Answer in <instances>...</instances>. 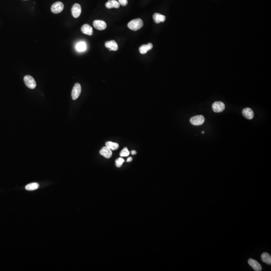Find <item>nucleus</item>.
<instances>
[{"instance_id":"nucleus-1","label":"nucleus","mask_w":271,"mask_h":271,"mask_svg":"<svg viewBox=\"0 0 271 271\" xmlns=\"http://www.w3.org/2000/svg\"><path fill=\"white\" fill-rule=\"evenodd\" d=\"M143 26V22L141 19H136L130 21L128 24L129 28L133 31H137Z\"/></svg>"},{"instance_id":"nucleus-2","label":"nucleus","mask_w":271,"mask_h":271,"mask_svg":"<svg viewBox=\"0 0 271 271\" xmlns=\"http://www.w3.org/2000/svg\"><path fill=\"white\" fill-rule=\"evenodd\" d=\"M24 81L26 86L30 89H34L36 86V83L34 78L30 75H26L24 77Z\"/></svg>"},{"instance_id":"nucleus-3","label":"nucleus","mask_w":271,"mask_h":271,"mask_svg":"<svg viewBox=\"0 0 271 271\" xmlns=\"http://www.w3.org/2000/svg\"><path fill=\"white\" fill-rule=\"evenodd\" d=\"M205 118L202 115H198L191 117L190 122L193 125L200 126L204 123Z\"/></svg>"},{"instance_id":"nucleus-4","label":"nucleus","mask_w":271,"mask_h":271,"mask_svg":"<svg viewBox=\"0 0 271 271\" xmlns=\"http://www.w3.org/2000/svg\"><path fill=\"white\" fill-rule=\"evenodd\" d=\"M81 87L80 84L78 83H76L74 84L73 89H72L71 96L72 99L73 100H76L79 96L80 94L81 93Z\"/></svg>"},{"instance_id":"nucleus-5","label":"nucleus","mask_w":271,"mask_h":271,"mask_svg":"<svg viewBox=\"0 0 271 271\" xmlns=\"http://www.w3.org/2000/svg\"><path fill=\"white\" fill-rule=\"evenodd\" d=\"M225 104L221 101H216L212 104V110L215 113H221L225 109Z\"/></svg>"},{"instance_id":"nucleus-6","label":"nucleus","mask_w":271,"mask_h":271,"mask_svg":"<svg viewBox=\"0 0 271 271\" xmlns=\"http://www.w3.org/2000/svg\"><path fill=\"white\" fill-rule=\"evenodd\" d=\"M64 8L63 3L61 2H57L52 5L51 8V10L54 14L60 13Z\"/></svg>"},{"instance_id":"nucleus-7","label":"nucleus","mask_w":271,"mask_h":271,"mask_svg":"<svg viewBox=\"0 0 271 271\" xmlns=\"http://www.w3.org/2000/svg\"><path fill=\"white\" fill-rule=\"evenodd\" d=\"M72 16L74 18H77L79 17L81 14V6L78 4H75L72 7L71 9Z\"/></svg>"},{"instance_id":"nucleus-8","label":"nucleus","mask_w":271,"mask_h":271,"mask_svg":"<svg viewBox=\"0 0 271 271\" xmlns=\"http://www.w3.org/2000/svg\"><path fill=\"white\" fill-rule=\"evenodd\" d=\"M248 263L250 266L253 268L256 271H262V268L260 263L259 262L253 259H250L248 260Z\"/></svg>"},{"instance_id":"nucleus-9","label":"nucleus","mask_w":271,"mask_h":271,"mask_svg":"<svg viewBox=\"0 0 271 271\" xmlns=\"http://www.w3.org/2000/svg\"><path fill=\"white\" fill-rule=\"evenodd\" d=\"M93 25L95 28L98 30H104L107 27L106 23L101 20H95L93 21Z\"/></svg>"},{"instance_id":"nucleus-10","label":"nucleus","mask_w":271,"mask_h":271,"mask_svg":"<svg viewBox=\"0 0 271 271\" xmlns=\"http://www.w3.org/2000/svg\"><path fill=\"white\" fill-rule=\"evenodd\" d=\"M242 115L244 117L248 120H251L254 117V113L253 110L249 107L244 108L242 111Z\"/></svg>"},{"instance_id":"nucleus-11","label":"nucleus","mask_w":271,"mask_h":271,"mask_svg":"<svg viewBox=\"0 0 271 271\" xmlns=\"http://www.w3.org/2000/svg\"><path fill=\"white\" fill-rule=\"evenodd\" d=\"M105 46L108 48L110 51H117L118 49V45L114 40L109 41L105 42Z\"/></svg>"},{"instance_id":"nucleus-12","label":"nucleus","mask_w":271,"mask_h":271,"mask_svg":"<svg viewBox=\"0 0 271 271\" xmlns=\"http://www.w3.org/2000/svg\"><path fill=\"white\" fill-rule=\"evenodd\" d=\"M99 153L102 156L107 159L111 158L113 154L112 152H111V150L110 148H108V147H107V146L102 147Z\"/></svg>"},{"instance_id":"nucleus-13","label":"nucleus","mask_w":271,"mask_h":271,"mask_svg":"<svg viewBox=\"0 0 271 271\" xmlns=\"http://www.w3.org/2000/svg\"><path fill=\"white\" fill-rule=\"evenodd\" d=\"M120 6V4L119 2L117 1L116 0H108V2L105 4V7L107 9H111V8H119Z\"/></svg>"},{"instance_id":"nucleus-14","label":"nucleus","mask_w":271,"mask_h":271,"mask_svg":"<svg viewBox=\"0 0 271 271\" xmlns=\"http://www.w3.org/2000/svg\"><path fill=\"white\" fill-rule=\"evenodd\" d=\"M81 32L85 34L92 35L93 34V30L92 27L88 24H84L81 27Z\"/></svg>"},{"instance_id":"nucleus-15","label":"nucleus","mask_w":271,"mask_h":271,"mask_svg":"<svg viewBox=\"0 0 271 271\" xmlns=\"http://www.w3.org/2000/svg\"><path fill=\"white\" fill-rule=\"evenodd\" d=\"M152 48H153V44L151 43H149L147 44L142 45L139 48V51L141 54H146L148 51L152 49Z\"/></svg>"},{"instance_id":"nucleus-16","label":"nucleus","mask_w":271,"mask_h":271,"mask_svg":"<svg viewBox=\"0 0 271 271\" xmlns=\"http://www.w3.org/2000/svg\"><path fill=\"white\" fill-rule=\"evenodd\" d=\"M153 20L157 24L160 22H164L165 21L166 17L164 15H161L160 14L155 13L153 15Z\"/></svg>"},{"instance_id":"nucleus-17","label":"nucleus","mask_w":271,"mask_h":271,"mask_svg":"<svg viewBox=\"0 0 271 271\" xmlns=\"http://www.w3.org/2000/svg\"><path fill=\"white\" fill-rule=\"evenodd\" d=\"M261 259L263 262L268 265L271 264V257L270 254L267 253H263L261 255Z\"/></svg>"},{"instance_id":"nucleus-18","label":"nucleus","mask_w":271,"mask_h":271,"mask_svg":"<svg viewBox=\"0 0 271 271\" xmlns=\"http://www.w3.org/2000/svg\"><path fill=\"white\" fill-rule=\"evenodd\" d=\"M76 49L79 52H83L86 49V44L84 42H78L76 45Z\"/></svg>"},{"instance_id":"nucleus-19","label":"nucleus","mask_w":271,"mask_h":271,"mask_svg":"<svg viewBox=\"0 0 271 271\" xmlns=\"http://www.w3.org/2000/svg\"><path fill=\"white\" fill-rule=\"evenodd\" d=\"M105 145L111 150H116L119 147V144L117 143H114L113 142H107L105 143Z\"/></svg>"},{"instance_id":"nucleus-20","label":"nucleus","mask_w":271,"mask_h":271,"mask_svg":"<svg viewBox=\"0 0 271 271\" xmlns=\"http://www.w3.org/2000/svg\"><path fill=\"white\" fill-rule=\"evenodd\" d=\"M39 185L37 183H32L29 184L25 186V189L29 191H33L39 188Z\"/></svg>"},{"instance_id":"nucleus-21","label":"nucleus","mask_w":271,"mask_h":271,"mask_svg":"<svg viewBox=\"0 0 271 271\" xmlns=\"http://www.w3.org/2000/svg\"><path fill=\"white\" fill-rule=\"evenodd\" d=\"M129 152L126 148H125L120 153V156L121 157H127L129 155Z\"/></svg>"},{"instance_id":"nucleus-22","label":"nucleus","mask_w":271,"mask_h":271,"mask_svg":"<svg viewBox=\"0 0 271 271\" xmlns=\"http://www.w3.org/2000/svg\"><path fill=\"white\" fill-rule=\"evenodd\" d=\"M124 159L122 158H119L116 160V165L117 167H120L122 166V164L124 162Z\"/></svg>"},{"instance_id":"nucleus-23","label":"nucleus","mask_w":271,"mask_h":271,"mask_svg":"<svg viewBox=\"0 0 271 271\" xmlns=\"http://www.w3.org/2000/svg\"><path fill=\"white\" fill-rule=\"evenodd\" d=\"M118 2L120 3V4L123 6H126L128 3V0H119Z\"/></svg>"},{"instance_id":"nucleus-24","label":"nucleus","mask_w":271,"mask_h":271,"mask_svg":"<svg viewBox=\"0 0 271 271\" xmlns=\"http://www.w3.org/2000/svg\"><path fill=\"white\" fill-rule=\"evenodd\" d=\"M132 158L131 157H129V158H128V159L126 160V161L128 162H131V161H132Z\"/></svg>"},{"instance_id":"nucleus-25","label":"nucleus","mask_w":271,"mask_h":271,"mask_svg":"<svg viewBox=\"0 0 271 271\" xmlns=\"http://www.w3.org/2000/svg\"><path fill=\"white\" fill-rule=\"evenodd\" d=\"M131 153L132 154V155H136V154H137V152L136 151H132V152H131Z\"/></svg>"},{"instance_id":"nucleus-26","label":"nucleus","mask_w":271,"mask_h":271,"mask_svg":"<svg viewBox=\"0 0 271 271\" xmlns=\"http://www.w3.org/2000/svg\"><path fill=\"white\" fill-rule=\"evenodd\" d=\"M202 134H204V131H202Z\"/></svg>"}]
</instances>
